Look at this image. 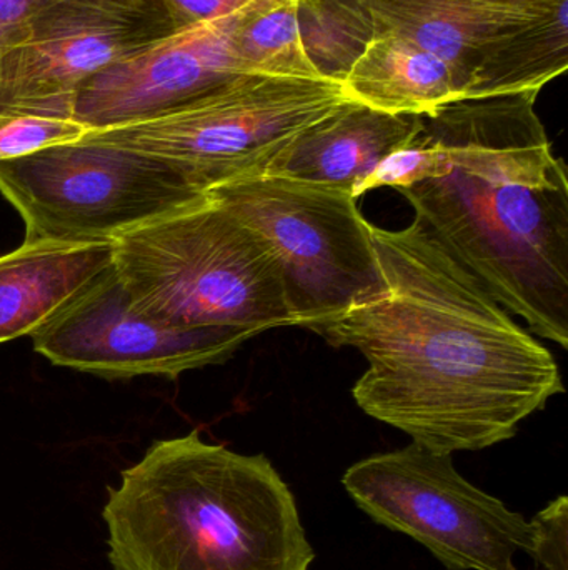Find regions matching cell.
Here are the masks:
<instances>
[{
	"label": "cell",
	"instance_id": "cell-1",
	"mask_svg": "<svg viewBox=\"0 0 568 570\" xmlns=\"http://www.w3.org/2000/svg\"><path fill=\"white\" fill-rule=\"evenodd\" d=\"M386 287L316 334L352 347L367 371L352 389L376 421L440 452L482 451L562 394L546 345L413 226H372Z\"/></svg>",
	"mask_w": 568,
	"mask_h": 570
},
{
	"label": "cell",
	"instance_id": "cell-2",
	"mask_svg": "<svg viewBox=\"0 0 568 570\" xmlns=\"http://www.w3.org/2000/svg\"><path fill=\"white\" fill-rule=\"evenodd\" d=\"M539 94L460 99L420 116L427 179L397 190L412 226L534 334L568 347V179Z\"/></svg>",
	"mask_w": 568,
	"mask_h": 570
},
{
	"label": "cell",
	"instance_id": "cell-3",
	"mask_svg": "<svg viewBox=\"0 0 568 570\" xmlns=\"http://www.w3.org/2000/svg\"><path fill=\"white\" fill-rule=\"evenodd\" d=\"M113 570H309L296 499L266 455L193 431L153 442L102 509Z\"/></svg>",
	"mask_w": 568,
	"mask_h": 570
},
{
	"label": "cell",
	"instance_id": "cell-4",
	"mask_svg": "<svg viewBox=\"0 0 568 570\" xmlns=\"http://www.w3.org/2000/svg\"><path fill=\"white\" fill-rule=\"evenodd\" d=\"M112 250L130 304L153 321L252 337L296 325L269 244L209 196L119 237Z\"/></svg>",
	"mask_w": 568,
	"mask_h": 570
},
{
	"label": "cell",
	"instance_id": "cell-5",
	"mask_svg": "<svg viewBox=\"0 0 568 570\" xmlns=\"http://www.w3.org/2000/svg\"><path fill=\"white\" fill-rule=\"evenodd\" d=\"M347 100L340 80L240 73L159 116L83 140L156 157L203 193L262 176L270 160L310 124Z\"/></svg>",
	"mask_w": 568,
	"mask_h": 570
},
{
	"label": "cell",
	"instance_id": "cell-6",
	"mask_svg": "<svg viewBox=\"0 0 568 570\" xmlns=\"http://www.w3.org/2000/svg\"><path fill=\"white\" fill-rule=\"evenodd\" d=\"M0 193L19 210L27 244H112L207 199L163 160L83 139L2 160Z\"/></svg>",
	"mask_w": 568,
	"mask_h": 570
},
{
	"label": "cell",
	"instance_id": "cell-7",
	"mask_svg": "<svg viewBox=\"0 0 568 570\" xmlns=\"http://www.w3.org/2000/svg\"><path fill=\"white\" fill-rule=\"evenodd\" d=\"M207 196L269 244L296 327L313 332L386 287L372 224L350 194L256 176L213 187Z\"/></svg>",
	"mask_w": 568,
	"mask_h": 570
},
{
	"label": "cell",
	"instance_id": "cell-8",
	"mask_svg": "<svg viewBox=\"0 0 568 570\" xmlns=\"http://www.w3.org/2000/svg\"><path fill=\"white\" fill-rule=\"evenodd\" d=\"M347 494L377 524L416 539L449 570H519L536 525L457 472L452 454L412 444L347 469Z\"/></svg>",
	"mask_w": 568,
	"mask_h": 570
},
{
	"label": "cell",
	"instance_id": "cell-9",
	"mask_svg": "<svg viewBox=\"0 0 568 570\" xmlns=\"http://www.w3.org/2000/svg\"><path fill=\"white\" fill-rule=\"evenodd\" d=\"M170 32L160 0H60L0 59V114L73 119L90 77Z\"/></svg>",
	"mask_w": 568,
	"mask_h": 570
},
{
	"label": "cell",
	"instance_id": "cell-10",
	"mask_svg": "<svg viewBox=\"0 0 568 570\" xmlns=\"http://www.w3.org/2000/svg\"><path fill=\"white\" fill-rule=\"evenodd\" d=\"M30 337L33 348L52 364L106 379H176L223 364L253 338L223 328L172 327L140 314L116 267Z\"/></svg>",
	"mask_w": 568,
	"mask_h": 570
},
{
	"label": "cell",
	"instance_id": "cell-11",
	"mask_svg": "<svg viewBox=\"0 0 568 570\" xmlns=\"http://www.w3.org/2000/svg\"><path fill=\"white\" fill-rule=\"evenodd\" d=\"M240 12L176 30L120 57L80 87L73 120L87 130L139 122L240 76L232 52Z\"/></svg>",
	"mask_w": 568,
	"mask_h": 570
},
{
	"label": "cell",
	"instance_id": "cell-12",
	"mask_svg": "<svg viewBox=\"0 0 568 570\" xmlns=\"http://www.w3.org/2000/svg\"><path fill=\"white\" fill-rule=\"evenodd\" d=\"M419 122L420 116L382 112L343 100L300 130L262 176L330 187L359 199L360 186L382 160L412 139Z\"/></svg>",
	"mask_w": 568,
	"mask_h": 570
},
{
	"label": "cell",
	"instance_id": "cell-13",
	"mask_svg": "<svg viewBox=\"0 0 568 570\" xmlns=\"http://www.w3.org/2000/svg\"><path fill=\"white\" fill-rule=\"evenodd\" d=\"M562 0H360L372 33H393L447 63L466 92L497 37L544 16Z\"/></svg>",
	"mask_w": 568,
	"mask_h": 570
},
{
	"label": "cell",
	"instance_id": "cell-14",
	"mask_svg": "<svg viewBox=\"0 0 568 570\" xmlns=\"http://www.w3.org/2000/svg\"><path fill=\"white\" fill-rule=\"evenodd\" d=\"M112 267V244L23 243L0 256V344L32 335Z\"/></svg>",
	"mask_w": 568,
	"mask_h": 570
},
{
	"label": "cell",
	"instance_id": "cell-15",
	"mask_svg": "<svg viewBox=\"0 0 568 570\" xmlns=\"http://www.w3.org/2000/svg\"><path fill=\"white\" fill-rule=\"evenodd\" d=\"M343 96L372 109L426 116L462 99L450 67L393 33H372L340 80Z\"/></svg>",
	"mask_w": 568,
	"mask_h": 570
},
{
	"label": "cell",
	"instance_id": "cell-16",
	"mask_svg": "<svg viewBox=\"0 0 568 570\" xmlns=\"http://www.w3.org/2000/svg\"><path fill=\"white\" fill-rule=\"evenodd\" d=\"M568 67V0L486 47L464 99L539 94Z\"/></svg>",
	"mask_w": 568,
	"mask_h": 570
},
{
	"label": "cell",
	"instance_id": "cell-17",
	"mask_svg": "<svg viewBox=\"0 0 568 570\" xmlns=\"http://www.w3.org/2000/svg\"><path fill=\"white\" fill-rule=\"evenodd\" d=\"M237 72L282 79H322L300 32L297 0H253L232 33Z\"/></svg>",
	"mask_w": 568,
	"mask_h": 570
},
{
	"label": "cell",
	"instance_id": "cell-18",
	"mask_svg": "<svg viewBox=\"0 0 568 570\" xmlns=\"http://www.w3.org/2000/svg\"><path fill=\"white\" fill-rule=\"evenodd\" d=\"M89 132L73 119L0 114V163L30 156L47 147L73 142Z\"/></svg>",
	"mask_w": 568,
	"mask_h": 570
},
{
	"label": "cell",
	"instance_id": "cell-19",
	"mask_svg": "<svg viewBox=\"0 0 568 570\" xmlns=\"http://www.w3.org/2000/svg\"><path fill=\"white\" fill-rule=\"evenodd\" d=\"M536 546L532 558L542 570L567 569L568 501L559 498L534 518Z\"/></svg>",
	"mask_w": 568,
	"mask_h": 570
},
{
	"label": "cell",
	"instance_id": "cell-20",
	"mask_svg": "<svg viewBox=\"0 0 568 570\" xmlns=\"http://www.w3.org/2000/svg\"><path fill=\"white\" fill-rule=\"evenodd\" d=\"M173 30L189 29L233 16L253 0H160Z\"/></svg>",
	"mask_w": 568,
	"mask_h": 570
},
{
	"label": "cell",
	"instance_id": "cell-21",
	"mask_svg": "<svg viewBox=\"0 0 568 570\" xmlns=\"http://www.w3.org/2000/svg\"><path fill=\"white\" fill-rule=\"evenodd\" d=\"M60 0H0V59L26 37L33 20Z\"/></svg>",
	"mask_w": 568,
	"mask_h": 570
}]
</instances>
